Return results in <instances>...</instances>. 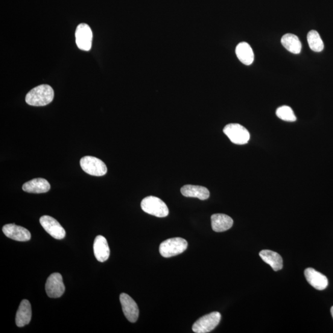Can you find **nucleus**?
<instances>
[{"label": "nucleus", "instance_id": "obj_1", "mask_svg": "<svg viewBox=\"0 0 333 333\" xmlns=\"http://www.w3.org/2000/svg\"><path fill=\"white\" fill-rule=\"evenodd\" d=\"M54 90L48 85H41L29 92L25 97L28 104L33 106H46L53 100Z\"/></svg>", "mask_w": 333, "mask_h": 333}, {"label": "nucleus", "instance_id": "obj_2", "mask_svg": "<svg viewBox=\"0 0 333 333\" xmlns=\"http://www.w3.org/2000/svg\"><path fill=\"white\" fill-rule=\"evenodd\" d=\"M188 242L182 238L166 239L160 244L159 252L163 258H169L179 255L186 251Z\"/></svg>", "mask_w": 333, "mask_h": 333}, {"label": "nucleus", "instance_id": "obj_3", "mask_svg": "<svg viewBox=\"0 0 333 333\" xmlns=\"http://www.w3.org/2000/svg\"><path fill=\"white\" fill-rule=\"evenodd\" d=\"M143 211L157 217H165L169 215V209L165 203L159 198L148 197L141 203Z\"/></svg>", "mask_w": 333, "mask_h": 333}, {"label": "nucleus", "instance_id": "obj_4", "mask_svg": "<svg viewBox=\"0 0 333 333\" xmlns=\"http://www.w3.org/2000/svg\"><path fill=\"white\" fill-rule=\"evenodd\" d=\"M220 320L221 314L219 312H212L196 321L192 327V331L196 333L209 332L217 327Z\"/></svg>", "mask_w": 333, "mask_h": 333}, {"label": "nucleus", "instance_id": "obj_5", "mask_svg": "<svg viewBox=\"0 0 333 333\" xmlns=\"http://www.w3.org/2000/svg\"><path fill=\"white\" fill-rule=\"evenodd\" d=\"M80 163L83 171L93 176H103L107 173L106 164L101 160L95 157L85 156L80 159Z\"/></svg>", "mask_w": 333, "mask_h": 333}, {"label": "nucleus", "instance_id": "obj_6", "mask_svg": "<svg viewBox=\"0 0 333 333\" xmlns=\"http://www.w3.org/2000/svg\"><path fill=\"white\" fill-rule=\"evenodd\" d=\"M224 132L236 145L246 144L250 139L249 131L240 124H228L224 128Z\"/></svg>", "mask_w": 333, "mask_h": 333}, {"label": "nucleus", "instance_id": "obj_7", "mask_svg": "<svg viewBox=\"0 0 333 333\" xmlns=\"http://www.w3.org/2000/svg\"><path fill=\"white\" fill-rule=\"evenodd\" d=\"M93 34L91 28L87 24H80L75 31V41L81 50L89 51L92 48Z\"/></svg>", "mask_w": 333, "mask_h": 333}, {"label": "nucleus", "instance_id": "obj_8", "mask_svg": "<svg viewBox=\"0 0 333 333\" xmlns=\"http://www.w3.org/2000/svg\"><path fill=\"white\" fill-rule=\"evenodd\" d=\"M45 290L49 297L58 298L62 296L65 291L62 275L59 273L51 274L46 280Z\"/></svg>", "mask_w": 333, "mask_h": 333}, {"label": "nucleus", "instance_id": "obj_9", "mask_svg": "<svg viewBox=\"0 0 333 333\" xmlns=\"http://www.w3.org/2000/svg\"><path fill=\"white\" fill-rule=\"evenodd\" d=\"M40 223L44 230L52 238L62 239L66 236V231L55 219L48 215H43L40 218Z\"/></svg>", "mask_w": 333, "mask_h": 333}, {"label": "nucleus", "instance_id": "obj_10", "mask_svg": "<svg viewBox=\"0 0 333 333\" xmlns=\"http://www.w3.org/2000/svg\"><path fill=\"white\" fill-rule=\"evenodd\" d=\"M120 302L125 317L130 322H136L139 316V309L135 300L128 294L122 293L120 296Z\"/></svg>", "mask_w": 333, "mask_h": 333}, {"label": "nucleus", "instance_id": "obj_11", "mask_svg": "<svg viewBox=\"0 0 333 333\" xmlns=\"http://www.w3.org/2000/svg\"><path fill=\"white\" fill-rule=\"evenodd\" d=\"M3 232L8 238L17 241H27L31 238V233L25 228L15 224H7L3 227Z\"/></svg>", "mask_w": 333, "mask_h": 333}, {"label": "nucleus", "instance_id": "obj_12", "mask_svg": "<svg viewBox=\"0 0 333 333\" xmlns=\"http://www.w3.org/2000/svg\"><path fill=\"white\" fill-rule=\"evenodd\" d=\"M305 276L310 285L317 290H325L328 285V280L325 275L318 272L312 268H308L305 270Z\"/></svg>", "mask_w": 333, "mask_h": 333}, {"label": "nucleus", "instance_id": "obj_13", "mask_svg": "<svg viewBox=\"0 0 333 333\" xmlns=\"http://www.w3.org/2000/svg\"><path fill=\"white\" fill-rule=\"evenodd\" d=\"M93 251L96 259L99 262H104L109 258L110 249L106 239L103 236H96L94 244H93Z\"/></svg>", "mask_w": 333, "mask_h": 333}, {"label": "nucleus", "instance_id": "obj_14", "mask_svg": "<svg viewBox=\"0 0 333 333\" xmlns=\"http://www.w3.org/2000/svg\"><path fill=\"white\" fill-rule=\"evenodd\" d=\"M50 184L47 180L38 178L26 182L22 186V189L29 193H45L50 189Z\"/></svg>", "mask_w": 333, "mask_h": 333}, {"label": "nucleus", "instance_id": "obj_15", "mask_svg": "<svg viewBox=\"0 0 333 333\" xmlns=\"http://www.w3.org/2000/svg\"><path fill=\"white\" fill-rule=\"evenodd\" d=\"M32 318L31 303L27 300H23L17 310L16 323L18 327H24L28 325Z\"/></svg>", "mask_w": 333, "mask_h": 333}, {"label": "nucleus", "instance_id": "obj_16", "mask_svg": "<svg viewBox=\"0 0 333 333\" xmlns=\"http://www.w3.org/2000/svg\"><path fill=\"white\" fill-rule=\"evenodd\" d=\"M211 224L212 230L214 232H223L232 228L233 220L229 215L216 214L212 215Z\"/></svg>", "mask_w": 333, "mask_h": 333}, {"label": "nucleus", "instance_id": "obj_17", "mask_svg": "<svg viewBox=\"0 0 333 333\" xmlns=\"http://www.w3.org/2000/svg\"><path fill=\"white\" fill-rule=\"evenodd\" d=\"M181 192L185 197L197 198L201 200H206L209 198L210 192L205 187L187 185L181 188Z\"/></svg>", "mask_w": 333, "mask_h": 333}, {"label": "nucleus", "instance_id": "obj_18", "mask_svg": "<svg viewBox=\"0 0 333 333\" xmlns=\"http://www.w3.org/2000/svg\"><path fill=\"white\" fill-rule=\"evenodd\" d=\"M259 256L274 271L282 269L283 259L279 254L270 250H263L260 252Z\"/></svg>", "mask_w": 333, "mask_h": 333}, {"label": "nucleus", "instance_id": "obj_19", "mask_svg": "<svg viewBox=\"0 0 333 333\" xmlns=\"http://www.w3.org/2000/svg\"><path fill=\"white\" fill-rule=\"evenodd\" d=\"M236 54L239 61L246 66L252 64L254 60V54L252 48L246 42L239 43L236 48Z\"/></svg>", "mask_w": 333, "mask_h": 333}, {"label": "nucleus", "instance_id": "obj_20", "mask_svg": "<svg viewBox=\"0 0 333 333\" xmlns=\"http://www.w3.org/2000/svg\"><path fill=\"white\" fill-rule=\"evenodd\" d=\"M282 43L288 51L293 54H299L302 49V44L296 36L287 34L282 37Z\"/></svg>", "mask_w": 333, "mask_h": 333}, {"label": "nucleus", "instance_id": "obj_21", "mask_svg": "<svg viewBox=\"0 0 333 333\" xmlns=\"http://www.w3.org/2000/svg\"><path fill=\"white\" fill-rule=\"evenodd\" d=\"M308 41L310 48L315 52H321L324 49V44L319 34L317 31H310L308 35Z\"/></svg>", "mask_w": 333, "mask_h": 333}, {"label": "nucleus", "instance_id": "obj_22", "mask_svg": "<svg viewBox=\"0 0 333 333\" xmlns=\"http://www.w3.org/2000/svg\"><path fill=\"white\" fill-rule=\"evenodd\" d=\"M276 115L280 119L285 121L294 122L297 119L293 109L288 106H283L277 108Z\"/></svg>", "mask_w": 333, "mask_h": 333}, {"label": "nucleus", "instance_id": "obj_23", "mask_svg": "<svg viewBox=\"0 0 333 333\" xmlns=\"http://www.w3.org/2000/svg\"><path fill=\"white\" fill-rule=\"evenodd\" d=\"M331 315H332V318H333V306L332 307V308L331 309Z\"/></svg>", "mask_w": 333, "mask_h": 333}]
</instances>
